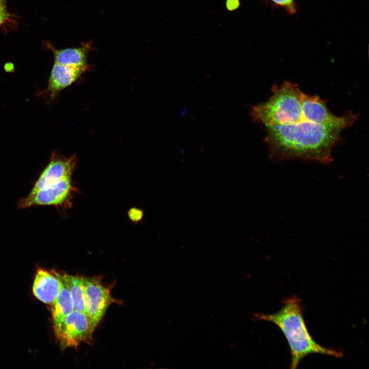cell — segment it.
<instances>
[{"mask_svg": "<svg viewBox=\"0 0 369 369\" xmlns=\"http://www.w3.org/2000/svg\"><path fill=\"white\" fill-rule=\"evenodd\" d=\"M265 141L272 159L315 160L327 163L344 129L338 125L316 123L303 113L297 122L265 127Z\"/></svg>", "mask_w": 369, "mask_h": 369, "instance_id": "obj_1", "label": "cell"}, {"mask_svg": "<svg viewBox=\"0 0 369 369\" xmlns=\"http://www.w3.org/2000/svg\"><path fill=\"white\" fill-rule=\"evenodd\" d=\"M257 319L273 323L281 331L290 347V368L297 367L300 361L312 354L328 355L336 358L343 356L339 350L327 348L317 343L312 337L303 317L301 299L293 296L283 300L282 308L273 314H255Z\"/></svg>", "mask_w": 369, "mask_h": 369, "instance_id": "obj_2", "label": "cell"}, {"mask_svg": "<svg viewBox=\"0 0 369 369\" xmlns=\"http://www.w3.org/2000/svg\"><path fill=\"white\" fill-rule=\"evenodd\" d=\"M272 95L265 102L253 107L251 114L255 121L265 127L295 123L301 117L302 91L296 84L284 81L274 85Z\"/></svg>", "mask_w": 369, "mask_h": 369, "instance_id": "obj_3", "label": "cell"}, {"mask_svg": "<svg viewBox=\"0 0 369 369\" xmlns=\"http://www.w3.org/2000/svg\"><path fill=\"white\" fill-rule=\"evenodd\" d=\"M76 189L72 183L71 176L66 177L50 187L42 189L22 198L17 204L19 209L39 206H52L66 209Z\"/></svg>", "mask_w": 369, "mask_h": 369, "instance_id": "obj_4", "label": "cell"}, {"mask_svg": "<svg viewBox=\"0 0 369 369\" xmlns=\"http://www.w3.org/2000/svg\"><path fill=\"white\" fill-rule=\"evenodd\" d=\"M85 314L94 331L108 306L114 302L109 289L98 278L84 277Z\"/></svg>", "mask_w": 369, "mask_h": 369, "instance_id": "obj_5", "label": "cell"}, {"mask_svg": "<svg viewBox=\"0 0 369 369\" xmlns=\"http://www.w3.org/2000/svg\"><path fill=\"white\" fill-rule=\"evenodd\" d=\"M93 332L86 315L74 310L65 318L55 333L61 348L65 349L91 340Z\"/></svg>", "mask_w": 369, "mask_h": 369, "instance_id": "obj_6", "label": "cell"}, {"mask_svg": "<svg viewBox=\"0 0 369 369\" xmlns=\"http://www.w3.org/2000/svg\"><path fill=\"white\" fill-rule=\"evenodd\" d=\"M76 162L75 154L66 157L56 152L53 153L49 163L37 178L29 194H33L71 176Z\"/></svg>", "mask_w": 369, "mask_h": 369, "instance_id": "obj_7", "label": "cell"}, {"mask_svg": "<svg viewBox=\"0 0 369 369\" xmlns=\"http://www.w3.org/2000/svg\"><path fill=\"white\" fill-rule=\"evenodd\" d=\"M61 275L54 272L39 269L33 285L34 296L47 304H52L61 287Z\"/></svg>", "mask_w": 369, "mask_h": 369, "instance_id": "obj_8", "label": "cell"}, {"mask_svg": "<svg viewBox=\"0 0 369 369\" xmlns=\"http://www.w3.org/2000/svg\"><path fill=\"white\" fill-rule=\"evenodd\" d=\"M86 70L69 66L54 63L49 77L47 91L54 98L64 89L80 78Z\"/></svg>", "mask_w": 369, "mask_h": 369, "instance_id": "obj_9", "label": "cell"}, {"mask_svg": "<svg viewBox=\"0 0 369 369\" xmlns=\"http://www.w3.org/2000/svg\"><path fill=\"white\" fill-rule=\"evenodd\" d=\"M91 49L90 43L76 48L53 50L55 63L83 69L86 71L90 69L88 63L89 53Z\"/></svg>", "mask_w": 369, "mask_h": 369, "instance_id": "obj_10", "label": "cell"}, {"mask_svg": "<svg viewBox=\"0 0 369 369\" xmlns=\"http://www.w3.org/2000/svg\"><path fill=\"white\" fill-rule=\"evenodd\" d=\"M61 280V287L57 297L52 303L51 312L55 332L59 329L65 318L74 310L70 292L62 278Z\"/></svg>", "mask_w": 369, "mask_h": 369, "instance_id": "obj_11", "label": "cell"}, {"mask_svg": "<svg viewBox=\"0 0 369 369\" xmlns=\"http://www.w3.org/2000/svg\"><path fill=\"white\" fill-rule=\"evenodd\" d=\"M61 276L70 292L74 310L85 314L84 277L68 274Z\"/></svg>", "mask_w": 369, "mask_h": 369, "instance_id": "obj_12", "label": "cell"}, {"mask_svg": "<svg viewBox=\"0 0 369 369\" xmlns=\"http://www.w3.org/2000/svg\"><path fill=\"white\" fill-rule=\"evenodd\" d=\"M275 5L284 8L290 14L296 12L294 0H270Z\"/></svg>", "mask_w": 369, "mask_h": 369, "instance_id": "obj_13", "label": "cell"}, {"mask_svg": "<svg viewBox=\"0 0 369 369\" xmlns=\"http://www.w3.org/2000/svg\"><path fill=\"white\" fill-rule=\"evenodd\" d=\"M240 6L239 0H226L225 7L229 11H233L237 10Z\"/></svg>", "mask_w": 369, "mask_h": 369, "instance_id": "obj_14", "label": "cell"}, {"mask_svg": "<svg viewBox=\"0 0 369 369\" xmlns=\"http://www.w3.org/2000/svg\"><path fill=\"white\" fill-rule=\"evenodd\" d=\"M9 17V13L6 8L0 11V26L4 23Z\"/></svg>", "mask_w": 369, "mask_h": 369, "instance_id": "obj_15", "label": "cell"}, {"mask_svg": "<svg viewBox=\"0 0 369 369\" xmlns=\"http://www.w3.org/2000/svg\"><path fill=\"white\" fill-rule=\"evenodd\" d=\"M5 0H0V11L6 8Z\"/></svg>", "mask_w": 369, "mask_h": 369, "instance_id": "obj_16", "label": "cell"}]
</instances>
